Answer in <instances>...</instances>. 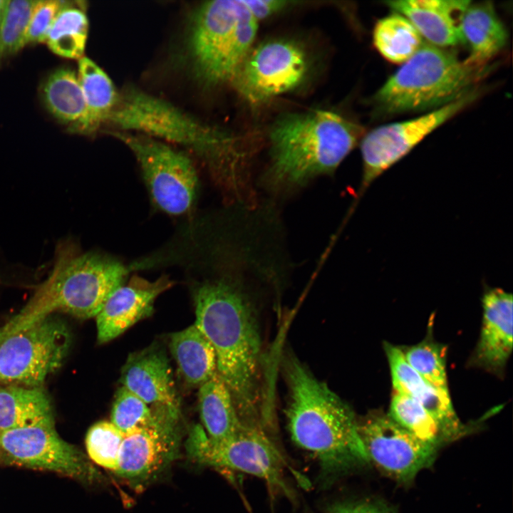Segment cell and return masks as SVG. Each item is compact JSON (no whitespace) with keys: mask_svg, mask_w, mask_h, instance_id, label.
Here are the masks:
<instances>
[{"mask_svg":"<svg viewBox=\"0 0 513 513\" xmlns=\"http://www.w3.org/2000/svg\"><path fill=\"white\" fill-rule=\"evenodd\" d=\"M78 77L85 100L86 113L72 132L88 134L107 121L118 96L108 75L87 57L79 59Z\"/></svg>","mask_w":513,"mask_h":513,"instance_id":"603a6c76","label":"cell"},{"mask_svg":"<svg viewBox=\"0 0 513 513\" xmlns=\"http://www.w3.org/2000/svg\"><path fill=\"white\" fill-rule=\"evenodd\" d=\"M198 400L203 428L211 440H227L244 425L228 388L218 374L200 386Z\"/></svg>","mask_w":513,"mask_h":513,"instance_id":"cb8c5ba5","label":"cell"},{"mask_svg":"<svg viewBox=\"0 0 513 513\" xmlns=\"http://www.w3.org/2000/svg\"><path fill=\"white\" fill-rule=\"evenodd\" d=\"M106 122L188 147L204 159L222 184L234 187L239 183L243 154L235 138L202 124L167 102L130 90L118 97Z\"/></svg>","mask_w":513,"mask_h":513,"instance_id":"5b68a950","label":"cell"},{"mask_svg":"<svg viewBox=\"0 0 513 513\" xmlns=\"http://www.w3.org/2000/svg\"><path fill=\"white\" fill-rule=\"evenodd\" d=\"M487 70L486 66L423 43L378 89L373 101L387 115L437 109L472 90Z\"/></svg>","mask_w":513,"mask_h":513,"instance_id":"8992f818","label":"cell"},{"mask_svg":"<svg viewBox=\"0 0 513 513\" xmlns=\"http://www.w3.org/2000/svg\"><path fill=\"white\" fill-rule=\"evenodd\" d=\"M403 353L408 363L427 382L437 388L448 390L445 347L427 340Z\"/></svg>","mask_w":513,"mask_h":513,"instance_id":"4dcf8cb0","label":"cell"},{"mask_svg":"<svg viewBox=\"0 0 513 513\" xmlns=\"http://www.w3.org/2000/svg\"><path fill=\"white\" fill-rule=\"evenodd\" d=\"M124 434L110 421L102 420L93 424L86 436V451L90 461L115 472Z\"/></svg>","mask_w":513,"mask_h":513,"instance_id":"1f68e13d","label":"cell"},{"mask_svg":"<svg viewBox=\"0 0 513 513\" xmlns=\"http://www.w3.org/2000/svg\"><path fill=\"white\" fill-rule=\"evenodd\" d=\"M243 1L258 21L287 9L294 2L281 0Z\"/></svg>","mask_w":513,"mask_h":513,"instance_id":"e575fe53","label":"cell"},{"mask_svg":"<svg viewBox=\"0 0 513 513\" xmlns=\"http://www.w3.org/2000/svg\"><path fill=\"white\" fill-rule=\"evenodd\" d=\"M88 33V20L80 5L66 2L57 14L46 39L50 50L58 56L83 57Z\"/></svg>","mask_w":513,"mask_h":513,"instance_id":"83f0119b","label":"cell"},{"mask_svg":"<svg viewBox=\"0 0 513 513\" xmlns=\"http://www.w3.org/2000/svg\"><path fill=\"white\" fill-rule=\"evenodd\" d=\"M186 449L195 462L252 475L289 495L283 457L261 428L244 424L232 437L212 441L200 425H195L189 431Z\"/></svg>","mask_w":513,"mask_h":513,"instance_id":"9c48e42d","label":"cell"},{"mask_svg":"<svg viewBox=\"0 0 513 513\" xmlns=\"http://www.w3.org/2000/svg\"><path fill=\"white\" fill-rule=\"evenodd\" d=\"M49 422H54L52 406L41 387L0 385V434Z\"/></svg>","mask_w":513,"mask_h":513,"instance_id":"d4e9b609","label":"cell"},{"mask_svg":"<svg viewBox=\"0 0 513 513\" xmlns=\"http://www.w3.org/2000/svg\"><path fill=\"white\" fill-rule=\"evenodd\" d=\"M120 383L147 405L179 410L172 368L159 346L153 344L130 353L122 368Z\"/></svg>","mask_w":513,"mask_h":513,"instance_id":"ac0fdd59","label":"cell"},{"mask_svg":"<svg viewBox=\"0 0 513 513\" xmlns=\"http://www.w3.org/2000/svg\"><path fill=\"white\" fill-rule=\"evenodd\" d=\"M358 432L369 461L403 482L413 480L434 462L438 447L425 442L383 413L358 421Z\"/></svg>","mask_w":513,"mask_h":513,"instance_id":"9a60e30c","label":"cell"},{"mask_svg":"<svg viewBox=\"0 0 513 513\" xmlns=\"http://www.w3.org/2000/svg\"><path fill=\"white\" fill-rule=\"evenodd\" d=\"M170 348L182 377L189 385L200 386L217 374L214 351L195 324L172 333Z\"/></svg>","mask_w":513,"mask_h":513,"instance_id":"7402d4cb","label":"cell"},{"mask_svg":"<svg viewBox=\"0 0 513 513\" xmlns=\"http://www.w3.org/2000/svg\"><path fill=\"white\" fill-rule=\"evenodd\" d=\"M71 339L67 326L52 315L15 332L5 330L0 340V385L41 387L61 366Z\"/></svg>","mask_w":513,"mask_h":513,"instance_id":"ba28073f","label":"cell"},{"mask_svg":"<svg viewBox=\"0 0 513 513\" xmlns=\"http://www.w3.org/2000/svg\"><path fill=\"white\" fill-rule=\"evenodd\" d=\"M460 43L470 54L467 58L477 66L485 64L506 46L507 29L489 1L470 3L460 16Z\"/></svg>","mask_w":513,"mask_h":513,"instance_id":"44dd1931","label":"cell"},{"mask_svg":"<svg viewBox=\"0 0 513 513\" xmlns=\"http://www.w3.org/2000/svg\"><path fill=\"white\" fill-rule=\"evenodd\" d=\"M286 370V415L292 440L314 455L325 475L370 462L351 407L296 358L288 360Z\"/></svg>","mask_w":513,"mask_h":513,"instance_id":"7a4b0ae2","label":"cell"},{"mask_svg":"<svg viewBox=\"0 0 513 513\" xmlns=\"http://www.w3.org/2000/svg\"><path fill=\"white\" fill-rule=\"evenodd\" d=\"M66 2L59 0H36L26 32V45L46 41L57 14Z\"/></svg>","mask_w":513,"mask_h":513,"instance_id":"836d02e7","label":"cell"},{"mask_svg":"<svg viewBox=\"0 0 513 513\" xmlns=\"http://www.w3.org/2000/svg\"><path fill=\"white\" fill-rule=\"evenodd\" d=\"M128 273L129 268L114 257L97 252L81 254L73 245L63 244L51 274L5 324L6 333L56 311L81 319L95 317L113 291L125 284Z\"/></svg>","mask_w":513,"mask_h":513,"instance_id":"277c9868","label":"cell"},{"mask_svg":"<svg viewBox=\"0 0 513 513\" xmlns=\"http://www.w3.org/2000/svg\"><path fill=\"white\" fill-rule=\"evenodd\" d=\"M194 323L212 345L217 374L228 388L243 423L256 420L261 341L249 304L233 285L205 281L194 291Z\"/></svg>","mask_w":513,"mask_h":513,"instance_id":"6da1fadb","label":"cell"},{"mask_svg":"<svg viewBox=\"0 0 513 513\" xmlns=\"http://www.w3.org/2000/svg\"><path fill=\"white\" fill-rule=\"evenodd\" d=\"M394 393L407 395L422 405L436 422L444 443L467 432L457 417L449 390L437 388L420 376L406 361L401 348L385 343Z\"/></svg>","mask_w":513,"mask_h":513,"instance_id":"e0dca14e","label":"cell"},{"mask_svg":"<svg viewBox=\"0 0 513 513\" xmlns=\"http://www.w3.org/2000/svg\"><path fill=\"white\" fill-rule=\"evenodd\" d=\"M36 0L8 1L0 19V61L26 46V36Z\"/></svg>","mask_w":513,"mask_h":513,"instance_id":"f546056e","label":"cell"},{"mask_svg":"<svg viewBox=\"0 0 513 513\" xmlns=\"http://www.w3.org/2000/svg\"><path fill=\"white\" fill-rule=\"evenodd\" d=\"M311 70V56L301 43L272 39L252 48L231 83L245 100L259 105L299 88Z\"/></svg>","mask_w":513,"mask_h":513,"instance_id":"30bf717a","label":"cell"},{"mask_svg":"<svg viewBox=\"0 0 513 513\" xmlns=\"http://www.w3.org/2000/svg\"><path fill=\"white\" fill-rule=\"evenodd\" d=\"M4 334H5V328H4V326H3L2 327L0 328V340L2 338V337L4 336Z\"/></svg>","mask_w":513,"mask_h":513,"instance_id":"8d00e7d4","label":"cell"},{"mask_svg":"<svg viewBox=\"0 0 513 513\" xmlns=\"http://www.w3.org/2000/svg\"><path fill=\"white\" fill-rule=\"evenodd\" d=\"M473 89L460 98L413 119L375 128L361 140V191L410 152L422 140L473 102Z\"/></svg>","mask_w":513,"mask_h":513,"instance_id":"4fadbf2b","label":"cell"},{"mask_svg":"<svg viewBox=\"0 0 513 513\" xmlns=\"http://www.w3.org/2000/svg\"><path fill=\"white\" fill-rule=\"evenodd\" d=\"M138 160L155 205L174 216L192 207L198 179L191 160L184 153L152 138L116 132Z\"/></svg>","mask_w":513,"mask_h":513,"instance_id":"8fae6325","label":"cell"},{"mask_svg":"<svg viewBox=\"0 0 513 513\" xmlns=\"http://www.w3.org/2000/svg\"><path fill=\"white\" fill-rule=\"evenodd\" d=\"M42 97L50 113L73 130L86 113V103L78 75L69 68L51 73L42 87Z\"/></svg>","mask_w":513,"mask_h":513,"instance_id":"484cf974","label":"cell"},{"mask_svg":"<svg viewBox=\"0 0 513 513\" xmlns=\"http://www.w3.org/2000/svg\"><path fill=\"white\" fill-rule=\"evenodd\" d=\"M373 41L380 55L393 63H404L423 45L421 35L410 21L395 11L376 22Z\"/></svg>","mask_w":513,"mask_h":513,"instance_id":"4316f807","label":"cell"},{"mask_svg":"<svg viewBox=\"0 0 513 513\" xmlns=\"http://www.w3.org/2000/svg\"><path fill=\"white\" fill-rule=\"evenodd\" d=\"M363 135L358 124L331 110L286 113L269 130L271 174L284 184H301L333 171Z\"/></svg>","mask_w":513,"mask_h":513,"instance_id":"3957f363","label":"cell"},{"mask_svg":"<svg viewBox=\"0 0 513 513\" xmlns=\"http://www.w3.org/2000/svg\"><path fill=\"white\" fill-rule=\"evenodd\" d=\"M259 21L243 0H214L192 18L188 47L196 76L207 86L231 83L252 49Z\"/></svg>","mask_w":513,"mask_h":513,"instance_id":"52a82bcc","label":"cell"},{"mask_svg":"<svg viewBox=\"0 0 513 513\" xmlns=\"http://www.w3.org/2000/svg\"><path fill=\"white\" fill-rule=\"evenodd\" d=\"M155 415V408H150L125 388L121 386L115 393L110 422L124 435L150 423Z\"/></svg>","mask_w":513,"mask_h":513,"instance_id":"d6a6232c","label":"cell"},{"mask_svg":"<svg viewBox=\"0 0 513 513\" xmlns=\"http://www.w3.org/2000/svg\"><path fill=\"white\" fill-rule=\"evenodd\" d=\"M8 0H0V19L4 12Z\"/></svg>","mask_w":513,"mask_h":513,"instance_id":"d590c367","label":"cell"},{"mask_svg":"<svg viewBox=\"0 0 513 513\" xmlns=\"http://www.w3.org/2000/svg\"><path fill=\"white\" fill-rule=\"evenodd\" d=\"M470 1L400 0L387 1L395 12L407 18L421 36L437 47L460 43L455 14H461Z\"/></svg>","mask_w":513,"mask_h":513,"instance_id":"ffe728a7","label":"cell"},{"mask_svg":"<svg viewBox=\"0 0 513 513\" xmlns=\"http://www.w3.org/2000/svg\"><path fill=\"white\" fill-rule=\"evenodd\" d=\"M155 408L150 423L124 435L114 472L135 487L155 479L180 455L179 410Z\"/></svg>","mask_w":513,"mask_h":513,"instance_id":"5bb4252c","label":"cell"},{"mask_svg":"<svg viewBox=\"0 0 513 513\" xmlns=\"http://www.w3.org/2000/svg\"><path fill=\"white\" fill-rule=\"evenodd\" d=\"M389 417L420 440L440 447L444 441L439 428L430 414L414 399L394 393Z\"/></svg>","mask_w":513,"mask_h":513,"instance_id":"f1b7e54d","label":"cell"},{"mask_svg":"<svg viewBox=\"0 0 513 513\" xmlns=\"http://www.w3.org/2000/svg\"><path fill=\"white\" fill-rule=\"evenodd\" d=\"M173 284L165 275L153 281L139 276H132L128 283L113 291L95 316L98 342L112 341L150 316L155 299Z\"/></svg>","mask_w":513,"mask_h":513,"instance_id":"2e32d148","label":"cell"},{"mask_svg":"<svg viewBox=\"0 0 513 513\" xmlns=\"http://www.w3.org/2000/svg\"><path fill=\"white\" fill-rule=\"evenodd\" d=\"M483 320L475 361L490 370H501L512 351L513 297L499 288L486 291Z\"/></svg>","mask_w":513,"mask_h":513,"instance_id":"d6986e66","label":"cell"},{"mask_svg":"<svg viewBox=\"0 0 513 513\" xmlns=\"http://www.w3.org/2000/svg\"><path fill=\"white\" fill-rule=\"evenodd\" d=\"M0 451L6 462L19 467L53 472L86 484L104 480L83 452L59 436L54 422L1 432Z\"/></svg>","mask_w":513,"mask_h":513,"instance_id":"7c38bea8","label":"cell"}]
</instances>
